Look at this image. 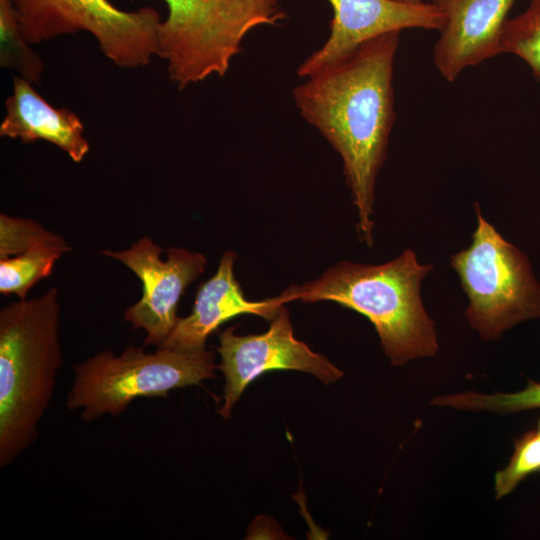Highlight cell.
Instances as JSON below:
<instances>
[{"label":"cell","mask_w":540,"mask_h":540,"mask_svg":"<svg viewBox=\"0 0 540 540\" xmlns=\"http://www.w3.org/2000/svg\"><path fill=\"white\" fill-rule=\"evenodd\" d=\"M56 288L0 311V467L37 440L63 363Z\"/></svg>","instance_id":"obj_3"},{"label":"cell","mask_w":540,"mask_h":540,"mask_svg":"<svg viewBox=\"0 0 540 540\" xmlns=\"http://www.w3.org/2000/svg\"><path fill=\"white\" fill-rule=\"evenodd\" d=\"M432 270L405 250L384 264L341 261L317 279L291 285L280 295L285 304L331 301L364 315L375 327L393 366L433 356L438 350L434 322L420 295L424 277Z\"/></svg>","instance_id":"obj_2"},{"label":"cell","mask_w":540,"mask_h":540,"mask_svg":"<svg viewBox=\"0 0 540 540\" xmlns=\"http://www.w3.org/2000/svg\"><path fill=\"white\" fill-rule=\"evenodd\" d=\"M445 14L433 64L448 82L500 54V37L516 0H432Z\"/></svg>","instance_id":"obj_11"},{"label":"cell","mask_w":540,"mask_h":540,"mask_svg":"<svg viewBox=\"0 0 540 540\" xmlns=\"http://www.w3.org/2000/svg\"><path fill=\"white\" fill-rule=\"evenodd\" d=\"M216 369L215 356L206 348L158 347L150 353L128 345L118 355L103 350L74 366L66 407L80 410L85 421L117 417L139 397H167L173 389L214 378Z\"/></svg>","instance_id":"obj_5"},{"label":"cell","mask_w":540,"mask_h":540,"mask_svg":"<svg viewBox=\"0 0 540 540\" xmlns=\"http://www.w3.org/2000/svg\"><path fill=\"white\" fill-rule=\"evenodd\" d=\"M162 252L148 236L128 249L101 252L126 265L142 282V296L125 311L123 320L145 331L144 346L160 347L164 343L179 319L177 305L185 288L204 272L207 264L202 253L184 248H168L166 260L161 259Z\"/></svg>","instance_id":"obj_9"},{"label":"cell","mask_w":540,"mask_h":540,"mask_svg":"<svg viewBox=\"0 0 540 540\" xmlns=\"http://www.w3.org/2000/svg\"><path fill=\"white\" fill-rule=\"evenodd\" d=\"M6 116L0 124V136L23 143L47 141L74 162H81L89 151L84 126L67 108H55L42 98L32 83L20 76L13 78V91L5 102Z\"/></svg>","instance_id":"obj_13"},{"label":"cell","mask_w":540,"mask_h":540,"mask_svg":"<svg viewBox=\"0 0 540 540\" xmlns=\"http://www.w3.org/2000/svg\"><path fill=\"white\" fill-rule=\"evenodd\" d=\"M41 244L68 246L60 235L44 229L33 220L0 215V259Z\"/></svg>","instance_id":"obj_19"},{"label":"cell","mask_w":540,"mask_h":540,"mask_svg":"<svg viewBox=\"0 0 540 540\" xmlns=\"http://www.w3.org/2000/svg\"><path fill=\"white\" fill-rule=\"evenodd\" d=\"M29 44L62 35L92 34L104 56L120 68H137L158 54L159 12L123 11L109 0H10Z\"/></svg>","instance_id":"obj_7"},{"label":"cell","mask_w":540,"mask_h":540,"mask_svg":"<svg viewBox=\"0 0 540 540\" xmlns=\"http://www.w3.org/2000/svg\"><path fill=\"white\" fill-rule=\"evenodd\" d=\"M236 254L228 250L222 255L216 273L202 283L193 309L179 318L160 347L193 351L205 349L208 336L224 322L241 314H253L272 320L285 305L280 295L262 301L245 298L234 276Z\"/></svg>","instance_id":"obj_12"},{"label":"cell","mask_w":540,"mask_h":540,"mask_svg":"<svg viewBox=\"0 0 540 540\" xmlns=\"http://www.w3.org/2000/svg\"><path fill=\"white\" fill-rule=\"evenodd\" d=\"M471 245L451 256L469 299L465 316L485 340L529 319L540 318V283L527 256L484 219L475 203Z\"/></svg>","instance_id":"obj_6"},{"label":"cell","mask_w":540,"mask_h":540,"mask_svg":"<svg viewBox=\"0 0 540 540\" xmlns=\"http://www.w3.org/2000/svg\"><path fill=\"white\" fill-rule=\"evenodd\" d=\"M165 1L168 16L159 26L157 56L179 90L223 77L249 32L286 18L281 0Z\"/></svg>","instance_id":"obj_4"},{"label":"cell","mask_w":540,"mask_h":540,"mask_svg":"<svg viewBox=\"0 0 540 540\" xmlns=\"http://www.w3.org/2000/svg\"><path fill=\"white\" fill-rule=\"evenodd\" d=\"M333 9L325 43L298 67L299 77L334 65L362 44L383 34L405 29L440 31L445 14L435 2L406 4L394 0H328Z\"/></svg>","instance_id":"obj_10"},{"label":"cell","mask_w":540,"mask_h":540,"mask_svg":"<svg viewBox=\"0 0 540 540\" xmlns=\"http://www.w3.org/2000/svg\"><path fill=\"white\" fill-rule=\"evenodd\" d=\"M394 1L406 3V4H417V3L426 2V0H394Z\"/></svg>","instance_id":"obj_20"},{"label":"cell","mask_w":540,"mask_h":540,"mask_svg":"<svg viewBox=\"0 0 540 540\" xmlns=\"http://www.w3.org/2000/svg\"><path fill=\"white\" fill-rule=\"evenodd\" d=\"M500 53L520 58L540 83V0H531L524 11L506 20L500 37Z\"/></svg>","instance_id":"obj_16"},{"label":"cell","mask_w":540,"mask_h":540,"mask_svg":"<svg viewBox=\"0 0 540 540\" xmlns=\"http://www.w3.org/2000/svg\"><path fill=\"white\" fill-rule=\"evenodd\" d=\"M235 330L236 326L229 327L218 336L221 362L217 368L225 378L223 404L218 412L224 419L230 417L247 386L267 371H302L326 385L343 377V372L326 357L295 338L285 305L270 320L266 332L243 336Z\"/></svg>","instance_id":"obj_8"},{"label":"cell","mask_w":540,"mask_h":540,"mask_svg":"<svg viewBox=\"0 0 540 540\" xmlns=\"http://www.w3.org/2000/svg\"><path fill=\"white\" fill-rule=\"evenodd\" d=\"M433 405L469 411H494L511 413L540 408V383L529 381L527 387L516 393L485 395L463 392L436 397Z\"/></svg>","instance_id":"obj_17"},{"label":"cell","mask_w":540,"mask_h":540,"mask_svg":"<svg viewBox=\"0 0 540 540\" xmlns=\"http://www.w3.org/2000/svg\"><path fill=\"white\" fill-rule=\"evenodd\" d=\"M0 64L32 84H39L44 63L25 39L10 0H0Z\"/></svg>","instance_id":"obj_15"},{"label":"cell","mask_w":540,"mask_h":540,"mask_svg":"<svg viewBox=\"0 0 540 540\" xmlns=\"http://www.w3.org/2000/svg\"><path fill=\"white\" fill-rule=\"evenodd\" d=\"M399 39L400 32H391L369 40L293 90L300 115L342 158L357 209V231L368 247L374 240L376 180L395 120L393 72Z\"/></svg>","instance_id":"obj_1"},{"label":"cell","mask_w":540,"mask_h":540,"mask_svg":"<svg viewBox=\"0 0 540 540\" xmlns=\"http://www.w3.org/2000/svg\"><path fill=\"white\" fill-rule=\"evenodd\" d=\"M540 471V420L537 428L515 441L508 464L495 474V495L502 498L528 475Z\"/></svg>","instance_id":"obj_18"},{"label":"cell","mask_w":540,"mask_h":540,"mask_svg":"<svg viewBox=\"0 0 540 540\" xmlns=\"http://www.w3.org/2000/svg\"><path fill=\"white\" fill-rule=\"evenodd\" d=\"M70 246L41 244L24 252L0 259V293L26 299L29 290L49 276L56 261Z\"/></svg>","instance_id":"obj_14"}]
</instances>
